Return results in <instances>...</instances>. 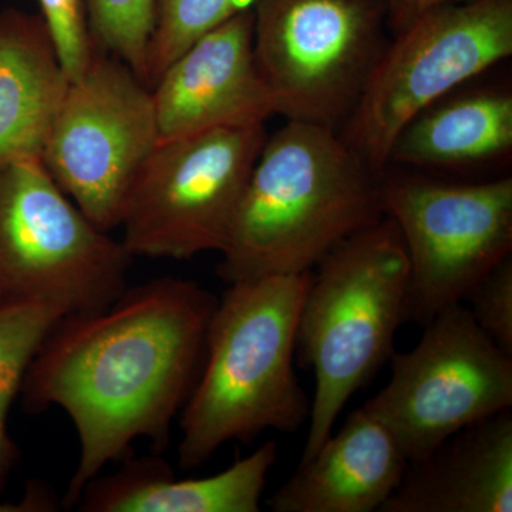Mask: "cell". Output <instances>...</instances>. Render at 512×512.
Listing matches in <instances>:
<instances>
[{
  "label": "cell",
  "instance_id": "obj_15",
  "mask_svg": "<svg viewBox=\"0 0 512 512\" xmlns=\"http://www.w3.org/2000/svg\"><path fill=\"white\" fill-rule=\"evenodd\" d=\"M278 444L265 441L227 470L178 480L160 454L124 458L116 473L99 474L84 487L83 512H258Z\"/></svg>",
  "mask_w": 512,
  "mask_h": 512
},
{
  "label": "cell",
  "instance_id": "obj_1",
  "mask_svg": "<svg viewBox=\"0 0 512 512\" xmlns=\"http://www.w3.org/2000/svg\"><path fill=\"white\" fill-rule=\"evenodd\" d=\"M218 298L190 279L161 276L107 308L57 322L30 363L20 399L29 414L59 407L79 437L62 507L146 439L161 454L204 365Z\"/></svg>",
  "mask_w": 512,
  "mask_h": 512
},
{
  "label": "cell",
  "instance_id": "obj_10",
  "mask_svg": "<svg viewBox=\"0 0 512 512\" xmlns=\"http://www.w3.org/2000/svg\"><path fill=\"white\" fill-rule=\"evenodd\" d=\"M423 328L412 350L393 353L389 382L363 404L409 463L470 424L512 409V359L485 335L464 302Z\"/></svg>",
  "mask_w": 512,
  "mask_h": 512
},
{
  "label": "cell",
  "instance_id": "obj_3",
  "mask_svg": "<svg viewBox=\"0 0 512 512\" xmlns=\"http://www.w3.org/2000/svg\"><path fill=\"white\" fill-rule=\"evenodd\" d=\"M311 272L228 285L207 333L204 365L180 413L178 461L195 470L225 444L295 433L311 416L296 376L299 311Z\"/></svg>",
  "mask_w": 512,
  "mask_h": 512
},
{
  "label": "cell",
  "instance_id": "obj_9",
  "mask_svg": "<svg viewBox=\"0 0 512 512\" xmlns=\"http://www.w3.org/2000/svg\"><path fill=\"white\" fill-rule=\"evenodd\" d=\"M384 215L409 258L406 322L426 326L512 254V178L450 183L423 175L382 180Z\"/></svg>",
  "mask_w": 512,
  "mask_h": 512
},
{
  "label": "cell",
  "instance_id": "obj_24",
  "mask_svg": "<svg viewBox=\"0 0 512 512\" xmlns=\"http://www.w3.org/2000/svg\"><path fill=\"white\" fill-rule=\"evenodd\" d=\"M60 508L62 503L57 501L49 487L37 483L29 484L22 500L16 503L0 501V512H53L59 511Z\"/></svg>",
  "mask_w": 512,
  "mask_h": 512
},
{
  "label": "cell",
  "instance_id": "obj_19",
  "mask_svg": "<svg viewBox=\"0 0 512 512\" xmlns=\"http://www.w3.org/2000/svg\"><path fill=\"white\" fill-rule=\"evenodd\" d=\"M256 0H153V29L147 53L148 86L198 39L238 13L254 9Z\"/></svg>",
  "mask_w": 512,
  "mask_h": 512
},
{
  "label": "cell",
  "instance_id": "obj_17",
  "mask_svg": "<svg viewBox=\"0 0 512 512\" xmlns=\"http://www.w3.org/2000/svg\"><path fill=\"white\" fill-rule=\"evenodd\" d=\"M512 153V94L480 89L444 97L410 120L390 148L389 164L467 168Z\"/></svg>",
  "mask_w": 512,
  "mask_h": 512
},
{
  "label": "cell",
  "instance_id": "obj_12",
  "mask_svg": "<svg viewBox=\"0 0 512 512\" xmlns=\"http://www.w3.org/2000/svg\"><path fill=\"white\" fill-rule=\"evenodd\" d=\"M161 141L265 124L274 100L254 56V9L198 39L154 84Z\"/></svg>",
  "mask_w": 512,
  "mask_h": 512
},
{
  "label": "cell",
  "instance_id": "obj_7",
  "mask_svg": "<svg viewBox=\"0 0 512 512\" xmlns=\"http://www.w3.org/2000/svg\"><path fill=\"white\" fill-rule=\"evenodd\" d=\"M512 55V0L431 10L394 35L340 137L384 175L397 134L421 111Z\"/></svg>",
  "mask_w": 512,
  "mask_h": 512
},
{
  "label": "cell",
  "instance_id": "obj_6",
  "mask_svg": "<svg viewBox=\"0 0 512 512\" xmlns=\"http://www.w3.org/2000/svg\"><path fill=\"white\" fill-rule=\"evenodd\" d=\"M387 0H256L254 56L288 121L336 130L386 52Z\"/></svg>",
  "mask_w": 512,
  "mask_h": 512
},
{
  "label": "cell",
  "instance_id": "obj_8",
  "mask_svg": "<svg viewBox=\"0 0 512 512\" xmlns=\"http://www.w3.org/2000/svg\"><path fill=\"white\" fill-rule=\"evenodd\" d=\"M268 133L265 124L160 141L128 195L120 228L133 256L221 254Z\"/></svg>",
  "mask_w": 512,
  "mask_h": 512
},
{
  "label": "cell",
  "instance_id": "obj_14",
  "mask_svg": "<svg viewBox=\"0 0 512 512\" xmlns=\"http://www.w3.org/2000/svg\"><path fill=\"white\" fill-rule=\"evenodd\" d=\"M512 412L470 424L410 461L380 512H511Z\"/></svg>",
  "mask_w": 512,
  "mask_h": 512
},
{
  "label": "cell",
  "instance_id": "obj_13",
  "mask_svg": "<svg viewBox=\"0 0 512 512\" xmlns=\"http://www.w3.org/2000/svg\"><path fill=\"white\" fill-rule=\"evenodd\" d=\"M407 466L390 431L360 407L309 460L299 463L266 505L274 512L380 511Z\"/></svg>",
  "mask_w": 512,
  "mask_h": 512
},
{
  "label": "cell",
  "instance_id": "obj_23",
  "mask_svg": "<svg viewBox=\"0 0 512 512\" xmlns=\"http://www.w3.org/2000/svg\"><path fill=\"white\" fill-rule=\"evenodd\" d=\"M467 0H387V26L392 35L410 28L431 10Z\"/></svg>",
  "mask_w": 512,
  "mask_h": 512
},
{
  "label": "cell",
  "instance_id": "obj_11",
  "mask_svg": "<svg viewBox=\"0 0 512 512\" xmlns=\"http://www.w3.org/2000/svg\"><path fill=\"white\" fill-rule=\"evenodd\" d=\"M153 92L126 63L97 50L69 90L42 163L96 227L120 228L131 188L160 144Z\"/></svg>",
  "mask_w": 512,
  "mask_h": 512
},
{
  "label": "cell",
  "instance_id": "obj_22",
  "mask_svg": "<svg viewBox=\"0 0 512 512\" xmlns=\"http://www.w3.org/2000/svg\"><path fill=\"white\" fill-rule=\"evenodd\" d=\"M464 302L485 335L512 359V255L488 272Z\"/></svg>",
  "mask_w": 512,
  "mask_h": 512
},
{
  "label": "cell",
  "instance_id": "obj_4",
  "mask_svg": "<svg viewBox=\"0 0 512 512\" xmlns=\"http://www.w3.org/2000/svg\"><path fill=\"white\" fill-rule=\"evenodd\" d=\"M409 258L384 217L333 249L312 271L299 311L296 357L315 376L301 461L333 433L340 413L394 353L406 322Z\"/></svg>",
  "mask_w": 512,
  "mask_h": 512
},
{
  "label": "cell",
  "instance_id": "obj_16",
  "mask_svg": "<svg viewBox=\"0 0 512 512\" xmlns=\"http://www.w3.org/2000/svg\"><path fill=\"white\" fill-rule=\"evenodd\" d=\"M69 86L42 16L0 10V165L42 160Z\"/></svg>",
  "mask_w": 512,
  "mask_h": 512
},
{
  "label": "cell",
  "instance_id": "obj_2",
  "mask_svg": "<svg viewBox=\"0 0 512 512\" xmlns=\"http://www.w3.org/2000/svg\"><path fill=\"white\" fill-rule=\"evenodd\" d=\"M383 175L333 128L288 121L266 138L217 274L227 285L302 275L383 220Z\"/></svg>",
  "mask_w": 512,
  "mask_h": 512
},
{
  "label": "cell",
  "instance_id": "obj_18",
  "mask_svg": "<svg viewBox=\"0 0 512 512\" xmlns=\"http://www.w3.org/2000/svg\"><path fill=\"white\" fill-rule=\"evenodd\" d=\"M62 306L45 301H0V491L20 460V448L8 430L10 406L19 396L33 357L66 316Z\"/></svg>",
  "mask_w": 512,
  "mask_h": 512
},
{
  "label": "cell",
  "instance_id": "obj_21",
  "mask_svg": "<svg viewBox=\"0 0 512 512\" xmlns=\"http://www.w3.org/2000/svg\"><path fill=\"white\" fill-rule=\"evenodd\" d=\"M57 59L70 83L86 73L97 53L89 25L86 0H39Z\"/></svg>",
  "mask_w": 512,
  "mask_h": 512
},
{
  "label": "cell",
  "instance_id": "obj_20",
  "mask_svg": "<svg viewBox=\"0 0 512 512\" xmlns=\"http://www.w3.org/2000/svg\"><path fill=\"white\" fill-rule=\"evenodd\" d=\"M86 5L97 49L126 63L148 86L153 0H86Z\"/></svg>",
  "mask_w": 512,
  "mask_h": 512
},
{
  "label": "cell",
  "instance_id": "obj_5",
  "mask_svg": "<svg viewBox=\"0 0 512 512\" xmlns=\"http://www.w3.org/2000/svg\"><path fill=\"white\" fill-rule=\"evenodd\" d=\"M134 256L93 224L42 160L0 165V301L96 312L128 288Z\"/></svg>",
  "mask_w": 512,
  "mask_h": 512
}]
</instances>
